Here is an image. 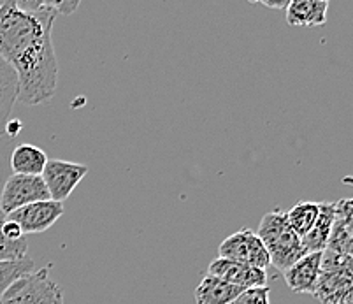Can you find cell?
Returning a JSON list of instances; mask_svg holds the SVG:
<instances>
[{
	"label": "cell",
	"instance_id": "cell-1",
	"mask_svg": "<svg viewBox=\"0 0 353 304\" xmlns=\"http://www.w3.org/2000/svg\"><path fill=\"white\" fill-rule=\"evenodd\" d=\"M57 14L28 12L14 0L0 6V57L18 76V101L37 105L50 101L59 83L53 46Z\"/></svg>",
	"mask_w": 353,
	"mask_h": 304
},
{
	"label": "cell",
	"instance_id": "cell-2",
	"mask_svg": "<svg viewBox=\"0 0 353 304\" xmlns=\"http://www.w3.org/2000/svg\"><path fill=\"white\" fill-rule=\"evenodd\" d=\"M256 234L268 250L271 265L280 273H285L294 262L307 254L301 236L288 223L287 211L280 210V207H276L262 216Z\"/></svg>",
	"mask_w": 353,
	"mask_h": 304
},
{
	"label": "cell",
	"instance_id": "cell-3",
	"mask_svg": "<svg viewBox=\"0 0 353 304\" xmlns=\"http://www.w3.org/2000/svg\"><path fill=\"white\" fill-rule=\"evenodd\" d=\"M313 296L320 304H353V255L323 252Z\"/></svg>",
	"mask_w": 353,
	"mask_h": 304
},
{
	"label": "cell",
	"instance_id": "cell-4",
	"mask_svg": "<svg viewBox=\"0 0 353 304\" xmlns=\"http://www.w3.org/2000/svg\"><path fill=\"white\" fill-rule=\"evenodd\" d=\"M48 264L12 281L0 297V304H65L60 285L51 276Z\"/></svg>",
	"mask_w": 353,
	"mask_h": 304
},
{
	"label": "cell",
	"instance_id": "cell-5",
	"mask_svg": "<svg viewBox=\"0 0 353 304\" xmlns=\"http://www.w3.org/2000/svg\"><path fill=\"white\" fill-rule=\"evenodd\" d=\"M218 257L230 259V261L253 265V267H260V270L265 271L271 265V259H269L264 243L255 230L248 229V227L237 230L229 238L223 239L218 246Z\"/></svg>",
	"mask_w": 353,
	"mask_h": 304
},
{
	"label": "cell",
	"instance_id": "cell-6",
	"mask_svg": "<svg viewBox=\"0 0 353 304\" xmlns=\"http://www.w3.org/2000/svg\"><path fill=\"white\" fill-rule=\"evenodd\" d=\"M46 199H51V197L43 176L12 174L6 181L2 194H0V211L9 214L27 204Z\"/></svg>",
	"mask_w": 353,
	"mask_h": 304
},
{
	"label": "cell",
	"instance_id": "cell-7",
	"mask_svg": "<svg viewBox=\"0 0 353 304\" xmlns=\"http://www.w3.org/2000/svg\"><path fill=\"white\" fill-rule=\"evenodd\" d=\"M88 172L85 164L76 162H65V160L51 159L48 160L46 168L43 171V180L46 183L50 197L59 203H65L76 187L83 181Z\"/></svg>",
	"mask_w": 353,
	"mask_h": 304
},
{
	"label": "cell",
	"instance_id": "cell-8",
	"mask_svg": "<svg viewBox=\"0 0 353 304\" xmlns=\"http://www.w3.org/2000/svg\"><path fill=\"white\" fill-rule=\"evenodd\" d=\"M63 211H65L63 203L46 199L27 204L20 210L6 214V219L18 223L23 230V234H39V232L51 229L57 223V220L62 216Z\"/></svg>",
	"mask_w": 353,
	"mask_h": 304
},
{
	"label": "cell",
	"instance_id": "cell-9",
	"mask_svg": "<svg viewBox=\"0 0 353 304\" xmlns=\"http://www.w3.org/2000/svg\"><path fill=\"white\" fill-rule=\"evenodd\" d=\"M208 273L241 287V289H253V287H265L268 285V271L253 267L248 264L230 261V259L218 257L211 261Z\"/></svg>",
	"mask_w": 353,
	"mask_h": 304
},
{
	"label": "cell",
	"instance_id": "cell-10",
	"mask_svg": "<svg viewBox=\"0 0 353 304\" xmlns=\"http://www.w3.org/2000/svg\"><path fill=\"white\" fill-rule=\"evenodd\" d=\"M323 252H307L283 273L285 283L295 294H313L322 270Z\"/></svg>",
	"mask_w": 353,
	"mask_h": 304
},
{
	"label": "cell",
	"instance_id": "cell-11",
	"mask_svg": "<svg viewBox=\"0 0 353 304\" xmlns=\"http://www.w3.org/2000/svg\"><path fill=\"white\" fill-rule=\"evenodd\" d=\"M325 250L334 254L353 255V199L336 203V220Z\"/></svg>",
	"mask_w": 353,
	"mask_h": 304
},
{
	"label": "cell",
	"instance_id": "cell-12",
	"mask_svg": "<svg viewBox=\"0 0 353 304\" xmlns=\"http://www.w3.org/2000/svg\"><path fill=\"white\" fill-rule=\"evenodd\" d=\"M329 2L322 0H292L287 6V23L292 27H322L327 21Z\"/></svg>",
	"mask_w": 353,
	"mask_h": 304
},
{
	"label": "cell",
	"instance_id": "cell-13",
	"mask_svg": "<svg viewBox=\"0 0 353 304\" xmlns=\"http://www.w3.org/2000/svg\"><path fill=\"white\" fill-rule=\"evenodd\" d=\"M243 290L245 289L208 273L206 276L202 278L201 283L197 285L194 296L197 304H229Z\"/></svg>",
	"mask_w": 353,
	"mask_h": 304
},
{
	"label": "cell",
	"instance_id": "cell-14",
	"mask_svg": "<svg viewBox=\"0 0 353 304\" xmlns=\"http://www.w3.org/2000/svg\"><path fill=\"white\" fill-rule=\"evenodd\" d=\"M334 220H336V203H320L319 219L314 222L313 229L304 238H301L306 252H325Z\"/></svg>",
	"mask_w": 353,
	"mask_h": 304
},
{
	"label": "cell",
	"instance_id": "cell-15",
	"mask_svg": "<svg viewBox=\"0 0 353 304\" xmlns=\"http://www.w3.org/2000/svg\"><path fill=\"white\" fill-rule=\"evenodd\" d=\"M18 101V76L14 69L0 57V137L6 136L12 105Z\"/></svg>",
	"mask_w": 353,
	"mask_h": 304
},
{
	"label": "cell",
	"instance_id": "cell-16",
	"mask_svg": "<svg viewBox=\"0 0 353 304\" xmlns=\"http://www.w3.org/2000/svg\"><path fill=\"white\" fill-rule=\"evenodd\" d=\"M48 156L44 150L34 145H20L16 146L11 153V169L14 174H43L44 168L48 164Z\"/></svg>",
	"mask_w": 353,
	"mask_h": 304
},
{
	"label": "cell",
	"instance_id": "cell-17",
	"mask_svg": "<svg viewBox=\"0 0 353 304\" xmlns=\"http://www.w3.org/2000/svg\"><path fill=\"white\" fill-rule=\"evenodd\" d=\"M320 213V203H313V201H301L295 206H292L287 211L288 223L292 225V229L304 238V236L313 229L314 222L319 219Z\"/></svg>",
	"mask_w": 353,
	"mask_h": 304
},
{
	"label": "cell",
	"instance_id": "cell-18",
	"mask_svg": "<svg viewBox=\"0 0 353 304\" xmlns=\"http://www.w3.org/2000/svg\"><path fill=\"white\" fill-rule=\"evenodd\" d=\"M18 8L28 12H51V14H72L83 0H14Z\"/></svg>",
	"mask_w": 353,
	"mask_h": 304
},
{
	"label": "cell",
	"instance_id": "cell-19",
	"mask_svg": "<svg viewBox=\"0 0 353 304\" xmlns=\"http://www.w3.org/2000/svg\"><path fill=\"white\" fill-rule=\"evenodd\" d=\"M35 270V262L32 259L25 257L20 261H4L0 262V297L4 296L9 285L18 280L23 274Z\"/></svg>",
	"mask_w": 353,
	"mask_h": 304
},
{
	"label": "cell",
	"instance_id": "cell-20",
	"mask_svg": "<svg viewBox=\"0 0 353 304\" xmlns=\"http://www.w3.org/2000/svg\"><path fill=\"white\" fill-rule=\"evenodd\" d=\"M2 223H4V219L0 216V262L20 261V259L27 257V238L20 239V241H11V239L6 238V234L2 232Z\"/></svg>",
	"mask_w": 353,
	"mask_h": 304
},
{
	"label": "cell",
	"instance_id": "cell-21",
	"mask_svg": "<svg viewBox=\"0 0 353 304\" xmlns=\"http://www.w3.org/2000/svg\"><path fill=\"white\" fill-rule=\"evenodd\" d=\"M229 304H271V290H269L268 285L246 289Z\"/></svg>",
	"mask_w": 353,
	"mask_h": 304
},
{
	"label": "cell",
	"instance_id": "cell-22",
	"mask_svg": "<svg viewBox=\"0 0 353 304\" xmlns=\"http://www.w3.org/2000/svg\"><path fill=\"white\" fill-rule=\"evenodd\" d=\"M2 232H4L6 238H9L11 241H20V239L25 238L21 227L16 222H12V220H8V219H4V223H2Z\"/></svg>",
	"mask_w": 353,
	"mask_h": 304
},
{
	"label": "cell",
	"instance_id": "cell-23",
	"mask_svg": "<svg viewBox=\"0 0 353 304\" xmlns=\"http://www.w3.org/2000/svg\"><path fill=\"white\" fill-rule=\"evenodd\" d=\"M253 4H262L269 9H287L292 0H250Z\"/></svg>",
	"mask_w": 353,
	"mask_h": 304
},
{
	"label": "cell",
	"instance_id": "cell-24",
	"mask_svg": "<svg viewBox=\"0 0 353 304\" xmlns=\"http://www.w3.org/2000/svg\"><path fill=\"white\" fill-rule=\"evenodd\" d=\"M21 130V123L18 120H12V121H8V129H6V132L9 134L11 137H14L16 134L20 132Z\"/></svg>",
	"mask_w": 353,
	"mask_h": 304
},
{
	"label": "cell",
	"instance_id": "cell-25",
	"mask_svg": "<svg viewBox=\"0 0 353 304\" xmlns=\"http://www.w3.org/2000/svg\"><path fill=\"white\" fill-rule=\"evenodd\" d=\"M343 181H345L346 185H352V187H353V178H352V176H346V178Z\"/></svg>",
	"mask_w": 353,
	"mask_h": 304
},
{
	"label": "cell",
	"instance_id": "cell-26",
	"mask_svg": "<svg viewBox=\"0 0 353 304\" xmlns=\"http://www.w3.org/2000/svg\"><path fill=\"white\" fill-rule=\"evenodd\" d=\"M4 2H6V0H0V6H2V4H4Z\"/></svg>",
	"mask_w": 353,
	"mask_h": 304
},
{
	"label": "cell",
	"instance_id": "cell-27",
	"mask_svg": "<svg viewBox=\"0 0 353 304\" xmlns=\"http://www.w3.org/2000/svg\"><path fill=\"white\" fill-rule=\"evenodd\" d=\"M322 2H329V0H322Z\"/></svg>",
	"mask_w": 353,
	"mask_h": 304
}]
</instances>
